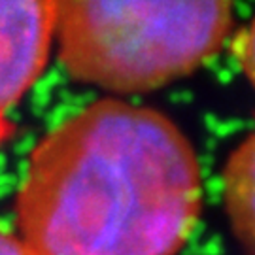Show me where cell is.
I'll return each instance as SVG.
<instances>
[{"instance_id": "cell-1", "label": "cell", "mask_w": 255, "mask_h": 255, "mask_svg": "<svg viewBox=\"0 0 255 255\" xmlns=\"http://www.w3.org/2000/svg\"><path fill=\"white\" fill-rule=\"evenodd\" d=\"M201 208V163L182 128L102 99L32 147L15 225L32 255H176Z\"/></svg>"}, {"instance_id": "cell-2", "label": "cell", "mask_w": 255, "mask_h": 255, "mask_svg": "<svg viewBox=\"0 0 255 255\" xmlns=\"http://www.w3.org/2000/svg\"><path fill=\"white\" fill-rule=\"evenodd\" d=\"M223 0H64L55 38L70 80L114 93H147L199 70L229 38Z\"/></svg>"}, {"instance_id": "cell-3", "label": "cell", "mask_w": 255, "mask_h": 255, "mask_svg": "<svg viewBox=\"0 0 255 255\" xmlns=\"http://www.w3.org/2000/svg\"><path fill=\"white\" fill-rule=\"evenodd\" d=\"M55 27L53 0H0V149L15 132L11 110L46 70Z\"/></svg>"}, {"instance_id": "cell-4", "label": "cell", "mask_w": 255, "mask_h": 255, "mask_svg": "<svg viewBox=\"0 0 255 255\" xmlns=\"http://www.w3.org/2000/svg\"><path fill=\"white\" fill-rule=\"evenodd\" d=\"M223 201L233 235L248 254L255 255V128L223 166Z\"/></svg>"}, {"instance_id": "cell-5", "label": "cell", "mask_w": 255, "mask_h": 255, "mask_svg": "<svg viewBox=\"0 0 255 255\" xmlns=\"http://www.w3.org/2000/svg\"><path fill=\"white\" fill-rule=\"evenodd\" d=\"M233 53L237 57L248 82L255 87V17L246 28H242L233 42Z\"/></svg>"}, {"instance_id": "cell-6", "label": "cell", "mask_w": 255, "mask_h": 255, "mask_svg": "<svg viewBox=\"0 0 255 255\" xmlns=\"http://www.w3.org/2000/svg\"><path fill=\"white\" fill-rule=\"evenodd\" d=\"M0 255H32V252L21 238L0 227Z\"/></svg>"}]
</instances>
